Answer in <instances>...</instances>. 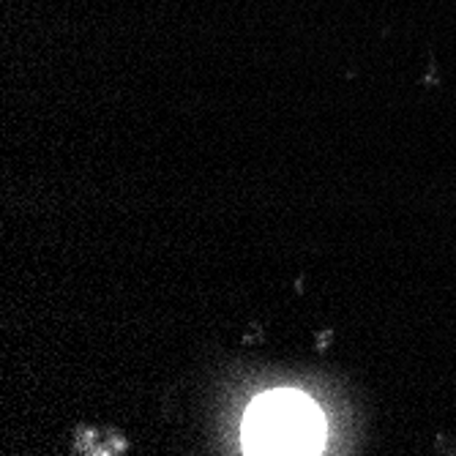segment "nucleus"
<instances>
[{"label": "nucleus", "instance_id": "f257e3e1", "mask_svg": "<svg viewBox=\"0 0 456 456\" xmlns=\"http://www.w3.org/2000/svg\"><path fill=\"white\" fill-rule=\"evenodd\" d=\"M325 443L322 412L298 391H271L243 419L246 453H314Z\"/></svg>", "mask_w": 456, "mask_h": 456}]
</instances>
